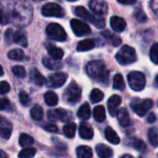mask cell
I'll return each instance as SVG.
<instances>
[{"instance_id":"obj_15","label":"cell","mask_w":158,"mask_h":158,"mask_svg":"<svg viewBox=\"0 0 158 158\" xmlns=\"http://www.w3.org/2000/svg\"><path fill=\"white\" fill-rule=\"evenodd\" d=\"M12 133V124L6 119L5 118H1L0 119V134L3 139H9Z\"/></svg>"},{"instance_id":"obj_48","label":"cell","mask_w":158,"mask_h":158,"mask_svg":"<svg viewBox=\"0 0 158 158\" xmlns=\"http://www.w3.org/2000/svg\"><path fill=\"white\" fill-rule=\"evenodd\" d=\"M44 128L45 131H50V132H56V131H58L57 127H56L55 124H47V125H45Z\"/></svg>"},{"instance_id":"obj_38","label":"cell","mask_w":158,"mask_h":158,"mask_svg":"<svg viewBox=\"0 0 158 158\" xmlns=\"http://www.w3.org/2000/svg\"><path fill=\"white\" fill-rule=\"evenodd\" d=\"M63 131L66 137L72 139L75 136V132H76V124L75 123H68L67 125L64 126L63 128Z\"/></svg>"},{"instance_id":"obj_18","label":"cell","mask_w":158,"mask_h":158,"mask_svg":"<svg viewBox=\"0 0 158 158\" xmlns=\"http://www.w3.org/2000/svg\"><path fill=\"white\" fill-rule=\"evenodd\" d=\"M13 43L21 45L23 47H27L28 45V40H27V34L23 30H18L14 31L13 34Z\"/></svg>"},{"instance_id":"obj_46","label":"cell","mask_w":158,"mask_h":158,"mask_svg":"<svg viewBox=\"0 0 158 158\" xmlns=\"http://www.w3.org/2000/svg\"><path fill=\"white\" fill-rule=\"evenodd\" d=\"M13 34H14V31L12 29H7V31H6L5 40L7 44L13 43Z\"/></svg>"},{"instance_id":"obj_14","label":"cell","mask_w":158,"mask_h":158,"mask_svg":"<svg viewBox=\"0 0 158 158\" xmlns=\"http://www.w3.org/2000/svg\"><path fill=\"white\" fill-rule=\"evenodd\" d=\"M122 100H121V97L119 95H117V94H114L112 95L108 101H107V107H108V111H109V114L112 116V117H116L118 113V107L121 104Z\"/></svg>"},{"instance_id":"obj_22","label":"cell","mask_w":158,"mask_h":158,"mask_svg":"<svg viewBox=\"0 0 158 158\" xmlns=\"http://www.w3.org/2000/svg\"><path fill=\"white\" fill-rule=\"evenodd\" d=\"M96 154L99 158H112L113 156V151L111 148H109L106 144H98L95 147Z\"/></svg>"},{"instance_id":"obj_49","label":"cell","mask_w":158,"mask_h":158,"mask_svg":"<svg viewBox=\"0 0 158 158\" xmlns=\"http://www.w3.org/2000/svg\"><path fill=\"white\" fill-rule=\"evenodd\" d=\"M156 120V115H155L154 113L149 114L148 118H147V122H149V123H154Z\"/></svg>"},{"instance_id":"obj_6","label":"cell","mask_w":158,"mask_h":158,"mask_svg":"<svg viewBox=\"0 0 158 158\" xmlns=\"http://www.w3.org/2000/svg\"><path fill=\"white\" fill-rule=\"evenodd\" d=\"M154 103L151 99H140L135 98L131 101V106L132 110L139 116L143 117L146 115V113L152 108Z\"/></svg>"},{"instance_id":"obj_26","label":"cell","mask_w":158,"mask_h":158,"mask_svg":"<svg viewBox=\"0 0 158 158\" xmlns=\"http://www.w3.org/2000/svg\"><path fill=\"white\" fill-rule=\"evenodd\" d=\"M95 47V43L91 40V39H85L81 41L78 45H77V51L79 52H85V51H89L92 50Z\"/></svg>"},{"instance_id":"obj_45","label":"cell","mask_w":158,"mask_h":158,"mask_svg":"<svg viewBox=\"0 0 158 158\" xmlns=\"http://www.w3.org/2000/svg\"><path fill=\"white\" fill-rule=\"evenodd\" d=\"M9 90H10L9 84H8L6 81H1V84H0V94H1L2 95H4V94H7V93L9 92Z\"/></svg>"},{"instance_id":"obj_8","label":"cell","mask_w":158,"mask_h":158,"mask_svg":"<svg viewBox=\"0 0 158 158\" xmlns=\"http://www.w3.org/2000/svg\"><path fill=\"white\" fill-rule=\"evenodd\" d=\"M81 96V88L75 82L72 81L67 88L64 94V99L70 105H74L80 101Z\"/></svg>"},{"instance_id":"obj_9","label":"cell","mask_w":158,"mask_h":158,"mask_svg":"<svg viewBox=\"0 0 158 158\" xmlns=\"http://www.w3.org/2000/svg\"><path fill=\"white\" fill-rule=\"evenodd\" d=\"M41 12L45 17L62 18L65 15V11L61 6L56 3H46L42 6Z\"/></svg>"},{"instance_id":"obj_27","label":"cell","mask_w":158,"mask_h":158,"mask_svg":"<svg viewBox=\"0 0 158 158\" xmlns=\"http://www.w3.org/2000/svg\"><path fill=\"white\" fill-rule=\"evenodd\" d=\"M78 158H93V151L89 146L81 145L76 149Z\"/></svg>"},{"instance_id":"obj_53","label":"cell","mask_w":158,"mask_h":158,"mask_svg":"<svg viewBox=\"0 0 158 158\" xmlns=\"http://www.w3.org/2000/svg\"><path fill=\"white\" fill-rule=\"evenodd\" d=\"M156 84H157L158 86V75L156 76Z\"/></svg>"},{"instance_id":"obj_40","label":"cell","mask_w":158,"mask_h":158,"mask_svg":"<svg viewBox=\"0 0 158 158\" xmlns=\"http://www.w3.org/2000/svg\"><path fill=\"white\" fill-rule=\"evenodd\" d=\"M11 71L14 74V76H16L17 78H24L26 75V69H24V67L19 65L13 66L11 68Z\"/></svg>"},{"instance_id":"obj_10","label":"cell","mask_w":158,"mask_h":158,"mask_svg":"<svg viewBox=\"0 0 158 158\" xmlns=\"http://www.w3.org/2000/svg\"><path fill=\"white\" fill-rule=\"evenodd\" d=\"M47 117L52 121L67 122V121H69L71 119L72 115L68 110H65L63 108H56V109L49 110L47 113Z\"/></svg>"},{"instance_id":"obj_1","label":"cell","mask_w":158,"mask_h":158,"mask_svg":"<svg viewBox=\"0 0 158 158\" xmlns=\"http://www.w3.org/2000/svg\"><path fill=\"white\" fill-rule=\"evenodd\" d=\"M1 14L3 25L13 22L18 26H26L31 21L32 7L27 2H15L9 10L6 9V11H4L2 9Z\"/></svg>"},{"instance_id":"obj_47","label":"cell","mask_w":158,"mask_h":158,"mask_svg":"<svg viewBox=\"0 0 158 158\" xmlns=\"http://www.w3.org/2000/svg\"><path fill=\"white\" fill-rule=\"evenodd\" d=\"M150 6H151L152 11L154 12V14H155V15H156V16L158 17V0L151 1V3H150Z\"/></svg>"},{"instance_id":"obj_17","label":"cell","mask_w":158,"mask_h":158,"mask_svg":"<svg viewBox=\"0 0 158 158\" xmlns=\"http://www.w3.org/2000/svg\"><path fill=\"white\" fill-rule=\"evenodd\" d=\"M46 46V49L48 51V55L50 56V57L56 59V60H60L63 58L64 56V52L61 48L59 47H56V45L52 44H49L47 43L45 44Z\"/></svg>"},{"instance_id":"obj_34","label":"cell","mask_w":158,"mask_h":158,"mask_svg":"<svg viewBox=\"0 0 158 158\" xmlns=\"http://www.w3.org/2000/svg\"><path fill=\"white\" fill-rule=\"evenodd\" d=\"M148 140L152 146L158 147V129L151 128L148 131Z\"/></svg>"},{"instance_id":"obj_12","label":"cell","mask_w":158,"mask_h":158,"mask_svg":"<svg viewBox=\"0 0 158 158\" xmlns=\"http://www.w3.org/2000/svg\"><path fill=\"white\" fill-rule=\"evenodd\" d=\"M67 79H68L67 74L63 72H56L48 77L46 84L50 88H59L65 84Z\"/></svg>"},{"instance_id":"obj_2","label":"cell","mask_w":158,"mask_h":158,"mask_svg":"<svg viewBox=\"0 0 158 158\" xmlns=\"http://www.w3.org/2000/svg\"><path fill=\"white\" fill-rule=\"evenodd\" d=\"M86 72L92 79L97 80L101 83H106L108 81V70L106 64L102 60H94L88 63Z\"/></svg>"},{"instance_id":"obj_20","label":"cell","mask_w":158,"mask_h":158,"mask_svg":"<svg viewBox=\"0 0 158 158\" xmlns=\"http://www.w3.org/2000/svg\"><path fill=\"white\" fill-rule=\"evenodd\" d=\"M30 78L38 86H44V83H46V81H47L45 80V78L41 74V72L37 69H35V68L31 69V71H30Z\"/></svg>"},{"instance_id":"obj_42","label":"cell","mask_w":158,"mask_h":158,"mask_svg":"<svg viewBox=\"0 0 158 158\" xmlns=\"http://www.w3.org/2000/svg\"><path fill=\"white\" fill-rule=\"evenodd\" d=\"M150 59L153 63L158 64V43L154 44L150 49Z\"/></svg>"},{"instance_id":"obj_35","label":"cell","mask_w":158,"mask_h":158,"mask_svg":"<svg viewBox=\"0 0 158 158\" xmlns=\"http://www.w3.org/2000/svg\"><path fill=\"white\" fill-rule=\"evenodd\" d=\"M131 145L132 147H134L137 151L141 152V153H144L146 151V144L143 141L140 140V139H137V138H132L131 141Z\"/></svg>"},{"instance_id":"obj_19","label":"cell","mask_w":158,"mask_h":158,"mask_svg":"<svg viewBox=\"0 0 158 158\" xmlns=\"http://www.w3.org/2000/svg\"><path fill=\"white\" fill-rule=\"evenodd\" d=\"M80 137L84 140H91L94 137V130L87 123H81L79 128Z\"/></svg>"},{"instance_id":"obj_28","label":"cell","mask_w":158,"mask_h":158,"mask_svg":"<svg viewBox=\"0 0 158 158\" xmlns=\"http://www.w3.org/2000/svg\"><path fill=\"white\" fill-rule=\"evenodd\" d=\"M44 101L47 106H55L58 103V97L56 93L53 91H48L44 94Z\"/></svg>"},{"instance_id":"obj_25","label":"cell","mask_w":158,"mask_h":158,"mask_svg":"<svg viewBox=\"0 0 158 158\" xmlns=\"http://www.w3.org/2000/svg\"><path fill=\"white\" fill-rule=\"evenodd\" d=\"M43 64L49 69H53V70H56V69H59L62 68V63L59 61V60H56L52 57H44L43 58Z\"/></svg>"},{"instance_id":"obj_33","label":"cell","mask_w":158,"mask_h":158,"mask_svg":"<svg viewBox=\"0 0 158 158\" xmlns=\"http://www.w3.org/2000/svg\"><path fill=\"white\" fill-rule=\"evenodd\" d=\"M113 88L116 90H120V91H123L125 89V81H124V78L121 74L118 73L114 76Z\"/></svg>"},{"instance_id":"obj_31","label":"cell","mask_w":158,"mask_h":158,"mask_svg":"<svg viewBox=\"0 0 158 158\" xmlns=\"http://www.w3.org/2000/svg\"><path fill=\"white\" fill-rule=\"evenodd\" d=\"M94 118L97 122H103L106 119V109L103 106H97L94 109Z\"/></svg>"},{"instance_id":"obj_39","label":"cell","mask_w":158,"mask_h":158,"mask_svg":"<svg viewBox=\"0 0 158 158\" xmlns=\"http://www.w3.org/2000/svg\"><path fill=\"white\" fill-rule=\"evenodd\" d=\"M36 154V149L32 147L24 148L19 153V158H33Z\"/></svg>"},{"instance_id":"obj_23","label":"cell","mask_w":158,"mask_h":158,"mask_svg":"<svg viewBox=\"0 0 158 158\" xmlns=\"http://www.w3.org/2000/svg\"><path fill=\"white\" fill-rule=\"evenodd\" d=\"M105 136L106 139L112 144H118L120 143V139L118 136L117 132L110 127H106L105 130Z\"/></svg>"},{"instance_id":"obj_37","label":"cell","mask_w":158,"mask_h":158,"mask_svg":"<svg viewBox=\"0 0 158 158\" xmlns=\"http://www.w3.org/2000/svg\"><path fill=\"white\" fill-rule=\"evenodd\" d=\"M31 117L34 120H41L44 117V110L42 106L36 105L31 109Z\"/></svg>"},{"instance_id":"obj_11","label":"cell","mask_w":158,"mask_h":158,"mask_svg":"<svg viewBox=\"0 0 158 158\" xmlns=\"http://www.w3.org/2000/svg\"><path fill=\"white\" fill-rule=\"evenodd\" d=\"M70 27H71L74 34L76 36H79V37L88 35L89 33H91V29H90L89 25L81 19H71L70 20Z\"/></svg>"},{"instance_id":"obj_13","label":"cell","mask_w":158,"mask_h":158,"mask_svg":"<svg viewBox=\"0 0 158 158\" xmlns=\"http://www.w3.org/2000/svg\"><path fill=\"white\" fill-rule=\"evenodd\" d=\"M89 6L94 11L95 14L101 16V15H106L108 12V6L106 1L103 0H93L90 1Z\"/></svg>"},{"instance_id":"obj_44","label":"cell","mask_w":158,"mask_h":158,"mask_svg":"<svg viewBox=\"0 0 158 158\" xmlns=\"http://www.w3.org/2000/svg\"><path fill=\"white\" fill-rule=\"evenodd\" d=\"M0 108H1V110H9L11 108L10 101L6 97H2V99L0 101Z\"/></svg>"},{"instance_id":"obj_21","label":"cell","mask_w":158,"mask_h":158,"mask_svg":"<svg viewBox=\"0 0 158 158\" xmlns=\"http://www.w3.org/2000/svg\"><path fill=\"white\" fill-rule=\"evenodd\" d=\"M117 117H118V120L121 127L127 128V127H129L131 125V121L130 114H129V112H128V110L126 108H121L118 111Z\"/></svg>"},{"instance_id":"obj_5","label":"cell","mask_w":158,"mask_h":158,"mask_svg":"<svg viewBox=\"0 0 158 158\" xmlns=\"http://www.w3.org/2000/svg\"><path fill=\"white\" fill-rule=\"evenodd\" d=\"M128 82L130 87L135 92H141L146 84L145 76L140 71H132L128 75Z\"/></svg>"},{"instance_id":"obj_36","label":"cell","mask_w":158,"mask_h":158,"mask_svg":"<svg viewBox=\"0 0 158 158\" xmlns=\"http://www.w3.org/2000/svg\"><path fill=\"white\" fill-rule=\"evenodd\" d=\"M104 93L99 90V89H94L92 90L91 94H90V100L92 103L94 104H96V103H99L103 100L104 98Z\"/></svg>"},{"instance_id":"obj_43","label":"cell","mask_w":158,"mask_h":158,"mask_svg":"<svg viewBox=\"0 0 158 158\" xmlns=\"http://www.w3.org/2000/svg\"><path fill=\"white\" fill-rule=\"evenodd\" d=\"M134 17L140 22H145L147 20V16L145 15L144 11L142 8H136L135 9V11H134Z\"/></svg>"},{"instance_id":"obj_7","label":"cell","mask_w":158,"mask_h":158,"mask_svg":"<svg viewBox=\"0 0 158 158\" xmlns=\"http://www.w3.org/2000/svg\"><path fill=\"white\" fill-rule=\"evenodd\" d=\"M45 31L49 38L56 42H64L68 37L64 28L57 23H50L46 27Z\"/></svg>"},{"instance_id":"obj_52","label":"cell","mask_w":158,"mask_h":158,"mask_svg":"<svg viewBox=\"0 0 158 158\" xmlns=\"http://www.w3.org/2000/svg\"><path fill=\"white\" fill-rule=\"evenodd\" d=\"M1 158H6V156L4 151H1Z\"/></svg>"},{"instance_id":"obj_29","label":"cell","mask_w":158,"mask_h":158,"mask_svg":"<svg viewBox=\"0 0 158 158\" xmlns=\"http://www.w3.org/2000/svg\"><path fill=\"white\" fill-rule=\"evenodd\" d=\"M77 116L78 118H81V119H89L90 117H91V108H90V106L88 103H84L78 110V113H77Z\"/></svg>"},{"instance_id":"obj_4","label":"cell","mask_w":158,"mask_h":158,"mask_svg":"<svg viewBox=\"0 0 158 158\" xmlns=\"http://www.w3.org/2000/svg\"><path fill=\"white\" fill-rule=\"evenodd\" d=\"M116 59L120 65H130L134 63L137 59L135 49L129 45H123L116 55Z\"/></svg>"},{"instance_id":"obj_41","label":"cell","mask_w":158,"mask_h":158,"mask_svg":"<svg viewBox=\"0 0 158 158\" xmlns=\"http://www.w3.org/2000/svg\"><path fill=\"white\" fill-rule=\"evenodd\" d=\"M19 102L20 104L23 106H29L31 105V98L29 96V94L25 92V91H21L19 94Z\"/></svg>"},{"instance_id":"obj_30","label":"cell","mask_w":158,"mask_h":158,"mask_svg":"<svg viewBox=\"0 0 158 158\" xmlns=\"http://www.w3.org/2000/svg\"><path fill=\"white\" fill-rule=\"evenodd\" d=\"M19 143L23 148H29L31 145H32L34 143V140L29 134H27V133H21L19 135Z\"/></svg>"},{"instance_id":"obj_3","label":"cell","mask_w":158,"mask_h":158,"mask_svg":"<svg viewBox=\"0 0 158 158\" xmlns=\"http://www.w3.org/2000/svg\"><path fill=\"white\" fill-rule=\"evenodd\" d=\"M74 12L78 17L81 18L82 19H84L86 21L91 22L94 27H96L98 29H103L106 26V21L103 18H101L99 16L93 15L83 6H76Z\"/></svg>"},{"instance_id":"obj_16","label":"cell","mask_w":158,"mask_h":158,"mask_svg":"<svg viewBox=\"0 0 158 158\" xmlns=\"http://www.w3.org/2000/svg\"><path fill=\"white\" fill-rule=\"evenodd\" d=\"M110 26L113 31L117 32H121L125 30L127 23L124 20V19L118 17V16H113L110 19Z\"/></svg>"},{"instance_id":"obj_51","label":"cell","mask_w":158,"mask_h":158,"mask_svg":"<svg viewBox=\"0 0 158 158\" xmlns=\"http://www.w3.org/2000/svg\"><path fill=\"white\" fill-rule=\"evenodd\" d=\"M120 158H133L131 155H125V156H122Z\"/></svg>"},{"instance_id":"obj_50","label":"cell","mask_w":158,"mask_h":158,"mask_svg":"<svg viewBox=\"0 0 158 158\" xmlns=\"http://www.w3.org/2000/svg\"><path fill=\"white\" fill-rule=\"evenodd\" d=\"M118 3H120V4H122V5H133V4L136 3V1H135V0H130V1H127V0H126V1L119 0Z\"/></svg>"},{"instance_id":"obj_24","label":"cell","mask_w":158,"mask_h":158,"mask_svg":"<svg viewBox=\"0 0 158 158\" xmlns=\"http://www.w3.org/2000/svg\"><path fill=\"white\" fill-rule=\"evenodd\" d=\"M101 35L108 42V43H110L112 45H114V46H118L120 44H121V39L118 37V36H117V35H115L114 33H112V32H110V31H102L101 32Z\"/></svg>"},{"instance_id":"obj_32","label":"cell","mask_w":158,"mask_h":158,"mask_svg":"<svg viewBox=\"0 0 158 158\" xmlns=\"http://www.w3.org/2000/svg\"><path fill=\"white\" fill-rule=\"evenodd\" d=\"M7 56H8V58L11 59V60L21 61V60L24 59L25 55H24V52H23L21 49L15 48V49H12V50H10V51L8 52Z\"/></svg>"}]
</instances>
